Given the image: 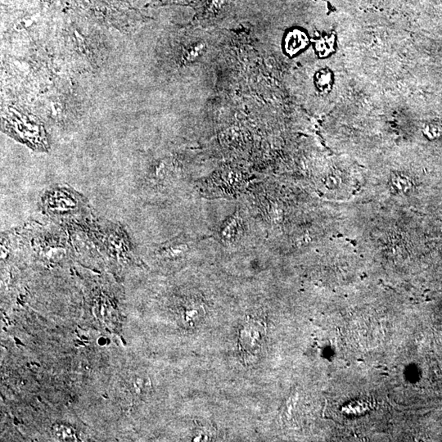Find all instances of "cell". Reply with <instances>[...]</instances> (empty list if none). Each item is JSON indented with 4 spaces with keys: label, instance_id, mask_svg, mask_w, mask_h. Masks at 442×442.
Returning a JSON list of instances; mask_svg holds the SVG:
<instances>
[{
    "label": "cell",
    "instance_id": "1",
    "mask_svg": "<svg viewBox=\"0 0 442 442\" xmlns=\"http://www.w3.org/2000/svg\"><path fill=\"white\" fill-rule=\"evenodd\" d=\"M266 339V326L262 321L247 318L239 330V352L246 363L254 362L258 358Z\"/></svg>",
    "mask_w": 442,
    "mask_h": 442
},
{
    "label": "cell",
    "instance_id": "2",
    "mask_svg": "<svg viewBox=\"0 0 442 442\" xmlns=\"http://www.w3.org/2000/svg\"><path fill=\"white\" fill-rule=\"evenodd\" d=\"M193 241L179 236L161 245L158 250V255L161 258L174 260L182 258L187 255L190 250V243Z\"/></svg>",
    "mask_w": 442,
    "mask_h": 442
},
{
    "label": "cell",
    "instance_id": "3",
    "mask_svg": "<svg viewBox=\"0 0 442 442\" xmlns=\"http://www.w3.org/2000/svg\"><path fill=\"white\" fill-rule=\"evenodd\" d=\"M235 0H206L202 10L200 11L198 19L200 22H212L218 18L229 9Z\"/></svg>",
    "mask_w": 442,
    "mask_h": 442
},
{
    "label": "cell",
    "instance_id": "4",
    "mask_svg": "<svg viewBox=\"0 0 442 442\" xmlns=\"http://www.w3.org/2000/svg\"><path fill=\"white\" fill-rule=\"evenodd\" d=\"M309 44L307 35L306 33L300 30H293L288 32L285 38L286 52L289 55H295L302 51V49L307 46Z\"/></svg>",
    "mask_w": 442,
    "mask_h": 442
},
{
    "label": "cell",
    "instance_id": "5",
    "mask_svg": "<svg viewBox=\"0 0 442 442\" xmlns=\"http://www.w3.org/2000/svg\"><path fill=\"white\" fill-rule=\"evenodd\" d=\"M52 436L57 441H80V437L75 428L65 424H54L52 427Z\"/></svg>",
    "mask_w": 442,
    "mask_h": 442
},
{
    "label": "cell",
    "instance_id": "6",
    "mask_svg": "<svg viewBox=\"0 0 442 442\" xmlns=\"http://www.w3.org/2000/svg\"><path fill=\"white\" fill-rule=\"evenodd\" d=\"M240 226V216L239 212L237 211L235 214L228 219L222 229L220 231V239L226 243H230L236 236L237 232L239 230Z\"/></svg>",
    "mask_w": 442,
    "mask_h": 442
},
{
    "label": "cell",
    "instance_id": "7",
    "mask_svg": "<svg viewBox=\"0 0 442 442\" xmlns=\"http://www.w3.org/2000/svg\"><path fill=\"white\" fill-rule=\"evenodd\" d=\"M316 87L321 93H327L332 88V74L328 69L320 70L314 77Z\"/></svg>",
    "mask_w": 442,
    "mask_h": 442
},
{
    "label": "cell",
    "instance_id": "8",
    "mask_svg": "<svg viewBox=\"0 0 442 442\" xmlns=\"http://www.w3.org/2000/svg\"><path fill=\"white\" fill-rule=\"evenodd\" d=\"M316 52L320 57H325L328 55L334 48V37L326 36L320 38L315 41Z\"/></svg>",
    "mask_w": 442,
    "mask_h": 442
},
{
    "label": "cell",
    "instance_id": "9",
    "mask_svg": "<svg viewBox=\"0 0 442 442\" xmlns=\"http://www.w3.org/2000/svg\"><path fill=\"white\" fill-rule=\"evenodd\" d=\"M393 183L394 185L397 187V190H405L411 187V183H410V180L407 177L398 176L394 179Z\"/></svg>",
    "mask_w": 442,
    "mask_h": 442
},
{
    "label": "cell",
    "instance_id": "10",
    "mask_svg": "<svg viewBox=\"0 0 442 442\" xmlns=\"http://www.w3.org/2000/svg\"><path fill=\"white\" fill-rule=\"evenodd\" d=\"M426 134L428 135H430L431 137H436L440 134V128L434 124H432L430 127H428L426 128Z\"/></svg>",
    "mask_w": 442,
    "mask_h": 442
},
{
    "label": "cell",
    "instance_id": "11",
    "mask_svg": "<svg viewBox=\"0 0 442 442\" xmlns=\"http://www.w3.org/2000/svg\"><path fill=\"white\" fill-rule=\"evenodd\" d=\"M164 1L168 3H174V4H187V5H190V4H195L196 2H197L198 0H164Z\"/></svg>",
    "mask_w": 442,
    "mask_h": 442
}]
</instances>
